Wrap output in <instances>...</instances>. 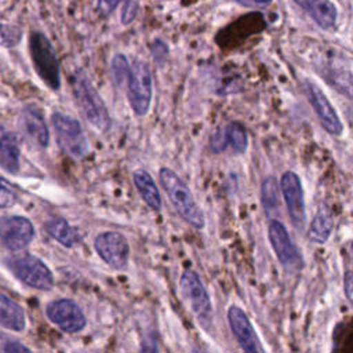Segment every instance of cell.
Returning <instances> with one entry per match:
<instances>
[{"instance_id": "603a6c76", "label": "cell", "mask_w": 353, "mask_h": 353, "mask_svg": "<svg viewBox=\"0 0 353 353\" xmlns=\"http://www.w3.org/2000/svg\"><path fill=\"white\" fill-rule=\"evenodd\" d=\"M262 204L268 214L273 212L279 205L277 183L273 176H268L262 183Z\"/></svg>"}, {"instance_id": "4316f807", "label": "cell", "mask_w": 353, "mask_h": 353, "mask_svg": "<svg viewBox=\"0 0 353 353\" xmlns=\"http://www.w3.org/2000/svg\"><path fill=\"white\" fill-rule=\"evenodd\" d=\"M0 352H7V353H18V352H30V349L25 345H22L18 341L6 338L0 341Z\"/></svg>"}, {"instance_id": "8992f818", "label": "cell", "mask_w": 353, "mask_h": 353, "mask_svg": "<svg viewBox=\"0 0 353 353\" xmlns=\"http://www.w3.org/2000/svg\"><path fill=\"white\" fill-rule=\"evenodd\" d=\"M52 125L61 149L74 159H81L88 152V141L81 124L63 113L52 114Z\"/></svg>"}, {"instance_id": "44dd1931", "label": "cell", "mask_w": 353, "mask_h": 353, "mask_svg": "<svg viewBox=\"0 0 353 353\" xmlns=\"http://www.w3.org/2000/svg\"><path fill=\"white\" fill-rule=\"evenodd\" d=\"M47 233L65 247H74L79 243L77 232L63 218H55L46 223Z\"/></svg>"}, {"instance_id": "4dcf8cb0", "label": "cell", "mask_w": 353, "mask_h": 353, "mask_svg": "<svg viewBox=\"0 0 353 353\" xmlns=\"http://www.w3.org/2000/svg\"><path fill=\"white\" fill-rule=\"evenodd\" d=\"M352 280H353V276H352V272L350 270H346L345 272V276H343V285H345V294H346V298L349 302H352V298H353V294H352Z\"/></svg>"}, {"instance_id": "cb8c5ba5", "label": "cell", "mask_w": 353, "mask_h": 353, "mask_svg": "<svg viewBox=\"0 0 353 353\" xmlns=\"http://www.w3.org/2000/svg\"><path fill=\"white\" fill-rule=\"evenodd\" d=\"M130 73V63L123 54H116L112 59V79L116 85L121 87L125 84Z\"/></svg>"}, {"instance_id": "ffe728a7", "label": "cell", "mask_w": 353, "mask_h": 353, "mask_svg": "<svg viewBox=\"0 0 353 353\" xmlns=\"http://www.w3.org/2000/svg\"><path fill=\"white\" fill-rule=\"evenodd\" d=\"M332 232V215L331 211L328 210V207L321 205L317 210V214L314 215L310 226H309V232H307V237L317 243V244H324Z\"/></svg>"}, {"instance_id": "2e32d148", "label": "cell", "mask_w": 353, "mask_h": 353, "mask_svg": "<svg viewBox=\"0 0 353 353\" xmlns=\"http://www.w3.org/2000/svg\"><path fill=\"white\" fill-rule=\"evenodd\" d=\"M21 124L25 134L39 146L46 148L48 145V128L46 125L44 117L40 109L29 106L23 110L21 117Z\"/></svg>"}, {"instance_id": "5b68a950", "label": "cell", "mask_w": 353, "mask_h": 353, "mask_svg": "<svg viewBox=\"0 0 353 353\" xmlns=\"http://www.w3.org/2000/svg\"><path fill=\"white\" fill-rule=\"evenodd\" d=\"M7 266L18 280L29 287L47 291L54 285L51 270L37 256L29 254L12 256L7 259Z\"/></svg>"}, {"instance_id": "484cf974", "label": "cell", "mask_w": 353, "mask_h": 353, "mask_svg": "<svg viewBox=\"0 0 353 353\" xmlns=\"http://www.w3.org/2000/svg\"><path fill=\"white\" fill-rule=\"evenodd\" d=\"M15 192L12 186L3 178H0V208H8L15 203Z\"/></svg>"}, {"instance_id": "ac0fdd59", "label": "cell", "mask_w": 353, "mask_h": 353, "mask_svg": "<svg viewBox=\"0 0 353 353\" xmlns=\"http://www.w3.org/2000/svg\"><path fill=\"white\" fill-rule=\"evenodd\" d=\"M132 179L138 193L141 194L146 205L154 211H159L161 208V197L150 174L145 170H137L132 174Z\"/></svg>"}, {"instance_id": "9c48e42d", "label": "cell", "mask_w": 353, "mask_h": 353, "mask_svg": "<svg viewBox=\"0 0 353 353\" xmlns=\"http://www.w3.org/2000/svg\"><path fill=\"white\" fill-rule=\"evenodd\" d=\"M268 234L270 245L276 252V256L280 261V263L290 270L301 269L303 265L302 255L299 250L295 247V244L291 241L285 226L280 221L273 219L269 223Z\"/></svg>"}, {"instance_id": "5bb4252c", "label": "cell", "mask_w": 353, "mask_h": 353, "mask_svg": "<svg viewBox=\"0 0 353 353\" xmlns=\"http://www.w3.org/2000/svg\"><path fill=\"white\" fill-rule=\"evenodd\" d=\"M228 321L230 325V330L233 335L236 336L239 345L243 350L255 353V352H263V347L259 343V339L255 334V330L247 317V314L236 305H232L228 309Z\"/></svg>"}, {"instance_id": "f546056e", "label": "cell", "mask_w": 353, "mask_h": 353, "mask_svg": "<svg viewBox=\"0 0 353 353\" xmlns=\"http://www.w3.org/2000/svg\"><path fill=\"white\" fill-rule=\"evenodd\" d=\"M120 0H98V11L102 15H109L110 12L114 11Z\"/></svg>"}, {"instance_id": "83f0119b", "label": "cell", "mask_w": 353, "mask_h": 353, "mask_svg": "<svg viewBox=\"0 0 353 353\" xmlns=\"http://www.w3.org/2000/svg\"><path fill=\"white\" fill-rule=\"evenodd\" d=\"M137 10H138V4L135 0H125L121 11V22L124 25H128L130 22H132L137 15Z\"/></svg>"}, {"instance_id": "1f68e13d", "label": "cell", "mask_w": 353, "mask_h": 353, "mask_svg": "<svg viewBox=\"0 0 353 353\" xmlns=\"http://www.w3.org/2000/svg\"><path fill=\"white\" fill-rule=\"evenodd\" d=\"M236 1L244 7H259V8L268 7L272 3V0H236Z\"/></svg>"}, {"instance_id": "e0dca14e", "label": "cell", "mask_w": 353, "mask_h": 353, "mask_svg": "<svg viewBox=\"0 0 353 353\" xmlns=\"http://www.w3.org/2000/svg\"><path fill=\"white\" fill-rule=\"evenodd\" d=\"M19 143L12 132L0 135V167L10 174H17L19 170Z\"/></svg>"}, {"instance_id": "6da1fadb", "label": "cell", "mask_w": 353, "mask_h": 353, "mask_svg": "<svg viewBox=\"0 0 353 353\" xmlns=\"http://www.w3.org/2000/svg\"><path fill=\"white\" fill-rule=\"evenodd\" d=\"M159 179L181 218L196 229L204 228V214L194 201L188 185L170 168H161Z\"/></svg>"}, {"instance_id": "277c9868", "label": "cell", "mask_w": 353, "mask_h": 353, "mask_svg": "<svg viewBox=\"0 0 353 353\" xmlns=\"http://www.w3.org/2000/svg\"><path fill=\"white\" fill-rule=\"evenodd\" d=\"M128 102L137 116H145L149 110L153 94L152 73L148 63L135 61L130 66V73L125 81Z\"/></svg>"}, {"instance_id": "8fae6325", "label": "cell", "mask_w": 353, "mask_h": 353, "mask_svg": "<svg viewBox=\"0 0 353 353\" xmlns=\"http://www.w3.org/2000/svg\"><path fill=\"white\" fill-rule=\"evenodd\" d=\"M34 237V228L32 222L19 215L0 216V241L12 251L22 250L30 244Z\"/></svg>"}, {"instance_id": "d4e9b609", "label": "cell", "mask_w": 353, "mask_h": 353, "mask_svg": "<svg viewBox=\"0 0 353 353\" xmlns=\"http://www.w3.org/2000/svg\"><path fill=\"white\" fill-rule=\"evenodd\" d=\"M22 37V30L14 25H6L0 22V46L3 47H14L19 43Z\"/></svg>"}, {"instance_id": "ba28073f", "label": "cell", "mask_w": 353, "mask_h": 353, "mask_svg": "<svg viewBox=\"0 0 353 353\" xmlns=\"http://www.w3.org/2000/svg\"><path fill=\"white\" fill-rule=\"evenodd\" d=\"M97 254L113 269H124L128 263L130 245L127 239L119 232L99 233L94 240Z\"/></svg>"}, {"instance_id": "9a60e30c", "label": "cell", "mask_w": 353, "mask_h": 353, "mask_svg": "<svg viewBox=\"0 0 353 353\" xmlns=\"http://www.w3.org/2000/svg\"><path fill=\"white\" fill-rule=\"evenodd\" d=\"M302 10H305L312 19L323 29H330L335 25L338 11L330 0H294Z\"/></svg>"}, {"instance_id": "30bf717a", "label": "cell", "mask_w": 353, "mask_h": 353, "mask_svg": "<svg viewBox=\"0 0 353 353\" xmlns=\"http://www.w3.org/2000/svg\"><path fill=\"white\" fill-rule=\"evenodd\" d=\"M46 313H47V317L51 320V323H54L63 332H68V334L79 332L87 324L85 316L79 307V305L74 301L68 298L50 302Z\"/></svg>"}, {"instance_id": "d6986e66", "label": "cell", "mask_w": 353, "mask_h": 353, "mask_svg": "<svg viewBox=\"0 0 353 353\" xmlns=\"http://www.w3.org/2000/svg\"><path fill=\"white\" fill-rule=\"evenodd\" d=\"M25 324L23 309L11 298L0 292V325L12 331H22Z\"/></svg>"}, {"instance_id": "4fadbf2b", "label": "cell", "mask_w": 353, "mask_h": 353, "mask_svg": "<svg viewBox=\"0 0 353 353\" xmlns=\"http://www.w3.org/2000/svg\"><path fill=\"white\" fill-rule=\"evenodd\" d=\"M305 91L312 103L323 128L335 137H339L343 132V124L339 120L334 106L331 105L327 95L312 81L305 83Z\"/></svg>"}, {"instance_id": "7402d4cb", "label": "cell", "mask_w": 353, "mask_h": 353, "mask_svg": "<svg viewBox=\"0 0 353 353\" xmlns=\"http://www.w3.org/2000/svg\"><path fill=\"white\" fill-rule=\"evenodd\" d=\"M225 128V134H226V141H228V146H232L234 153H244L248 145V139H247V132L245 128L241 123L239 121H232L228 125L223 127Z\"/></svg>"}, {"instance_id": "52a82bcc", "label": "cell", "mask_w": 353, "mask_h": 353, "mask_svg": "<svg viewBox=\"0 0 353 353\" xmlns=\"http://www.w3.org/2000/svg\"><path fill=\"white\" fill-rule=\"evenodd\" d=\"M181 292L190 310L203 327H208L212 319L211 301L200 276L193 270H185L179 280Z\"/></svg>"}, {"instance_id": "3957f363", "label": "cell", "mask_w": 353, "mask_h": 353, "mask_svg": "<svg viewBox=\"0 0 353 353\" xmlns=\"http://www.w3.org/2000/svg\"><path fill=\"white\" fill-rule=\"evenodd\" d=\"M30 57L40 79L51 88L58 90L61 85V73L57 54L51 41L41 32H32L29 39Z\"/></svg>"}, {"instance_id": "7c38bea8", "label": "cell", "mask_w": 353, "mask_h": 353, "mask_svg": "<svg viewBox=\"0 0 353 353\" xmlns=\"http://www.w3.org/2000/svg\"><path fill=\"white\" fill-rule=\"evenodd\" d=\"M280 186H281V192H283L284 201H285L292 225L295 228L302 229L306 221V212H305L303 189H302L299 176L292 171H287L281 176Z\"/></svg>"}, {"instance_id": "f1b7e54d", "label": "cell", "mask_w": 353, "mask_h": 353, "mask_svg": "<svg viewBox=\"0 0 353 353\" xmlns=\"http://www.w3.org/2000/svg\"><path fill=\"white\" fill-rule=\"evenodd\" d=\"M167 52H168L167 44L164 41H161V40H154V43L152 46V55H153V58H154V61L157 63L161 65L165 61Z\"/></svg>"}, {"instance_id": "7a4b0ae2", "label": "cell", "mask_w": 353, "mask_h": 353, "mask_svg": "<svg viewBox=\"0 0 353 353\" xmlns=\"http://www.w3.org/2000/svg\"><path fill=\"white\" fill-rule=\"evenodd\" d=\"M73 92L77 99V105L85 117V120L98 131L106 132L110 127V117L105 102L94 88L90 79L84 72L79 70L72 79Z\"/></svg>"}]
</instances>
